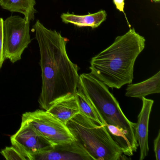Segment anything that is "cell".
I'll return each instance as SVG.
<instances>
[{
    "instance_id": "8fae6325",
    "label": "cell",
    "mask_w": 160,
    "mask_h": 160,
    "mask_svg": "<svg viewBox=\"0 0 160 160\" xmlns=\"http://www.w3.org/2000/svg\"><path fill=\"white\" fill-rule=\"evenodd\" d=\"M160 92V72L140 83L127 86L125 96L141 99L142 97Z\"/></svg>"
},
{
    "instance_id": "3957f363",
    "label": "cell",
    "mask_w": 160,
    "mask_h": 160,
    "mask_svg": "<svg viewBox=\"0 0 160 160\" xmlns=\"http://www.w3.org/2000/svg\"><path fill=\"white\" fill-rule=\"evenodd\" d=\"M78 86L92 103L105 124L120 129L125 135L133 152H136L138 145L135 136L136 123L126 118L107 86L91 73L80 75Z\"/></svg>"
},
{
    "instance_id": "d6986e66",
    "label": "cell",
    "mask_w": 160,
    "mask_h": 160,
    "mask_svg": "<svg viewBox=\"0 0 160 160\" xmlns=\"http://www.w3.org/2000/svg\"><path fill=\"white\" fill-rule=\"evenodd\" d=\"M151 1L156 2H159L160 1V0H151Z\"/></svg>"
},
{
    "instance_id": "6da1fadb",
    "label": "cell",
    "mask_w": 160,
    "mask_h": 160,
    "mask_svg": "<svg viewBox=\"0 0 160 160\" xmlns=\"http://www.w3.org/2000/svg\"><path fill=\"white\" fill-rule=\"evenodd\" d=\"M33 29L40 48L42 80L38 102L42 109L47 110L57 101L74 96L79 85L78 66L67 55V38L46 28L39 20Z\"/></svg>"
},
{
    "instance_id": "277c9868",
    "label": "cell",
    "mask_w": 160,
    "mask_h": 160,
    "mask_svg": "<svg viewBox=\"0 0 160 160\" xmlns=\"http://www.w3.org/2000/svg\"><path fill=\"white\" fill-rule=\"evenodd\" d=\"M73 136L93 160L127 159L104 125H101L79 112L66 123Z\"/></svg>"
},
{
    "instance_id": "9a60e30c",
    "label": "cell",
    "mask_w": 160,
    "mask_h": 160,
    "mask_svg": "<svg viewBox=\"0 0 160 160\" xmlns=\"http://www.w3.org/2000/svg\"><path fill=\"white\" fill-rule=\"evenodd\" d=\"M0 153L7 160H27L26 157L13 146L6 147Z\"/></svg>"
},
{
    "instance_id": "5b68a950",
    "label": "cell",
    "mask_w": 160,
    "mask_h": 160,
    "mask_svg": "<svg viewBox=\"0 0 160 160\" xmlns=\"http://www.w3.org/2000/svg\"><path fill=\"white\" fill-rule=\"evenodd\" d=\"M3 34L4 58L15 63L31 42L30 22L19 16L9 17L3 21Z\"/></svg>"
},
{
    "instance_id": "7a4b0ae2",
    "label": "cell",
    "mask_w": 160,
    "mask_h": 160,
    "mask_svg": "<svg viewBox=\"0 0 160 160\" xmlns=\"http://www.w3.org/2000/svg\"><path fill=\"white\" fill-rule=\"evenodd\" d=\"M145 45V38L130 29L92 58L90 73L109 88L120 89L132 84L135 62Z\"/></svg>"
},
{
    "instance_id": "52a82bcc",
    "label": "cell",
    "mask_w": 160,
    "mask_h": 160,
    "mask_svg": "<svg viewBox=\"0 0 160 160\" xmlns=\"http://www.w3.org/2000/svg\"><path fill=\"white\" fill-rule=\"evenodd\" d=\"M12 145L23 154L27 160L50 149L53 146L42 135L29 125L21 122V126L16 133L11 137Z\"/></svg>"
},
{
    "instance_id": "7c38bea8",
    "label": "cell",
    "mask_w": 160,
    "mask_h": 160,
    "mask_svg": "<svg viewBox=\"0 0 160 160\" xmlns=\"http://www.w3.org/2000/svg\"><path fill=\"white\" fill-rule=\"evenodd\" d=\"M107 16L106 12L101 10L95 13H89L86 15H78L69 13H62L61 18L65 24L70 23L79 28L90 27L95 28L105 21Z\"/></svg>"
},
{
    "instance_id": "2e32d148",
    "label": "cell",
    "mask_w": 160,
    "mask_h": 160,
    "mask_svg": "<svg viewBox=\"0 0 160 160\" xmlns=\"http://www.w3.org/2000/svg\"><path fill=\"white\" fill-rule=\"evenodd\" d=\"M3 18H0V70L5 60L3 53Z\"/></svg>"
},
{
    "instance_id": "ba28073f",
    "label": "cell",
    "mask_w": 160,
    "mask_h": 160,
    "mask_svg": "<svg viewBox=\"0 0 160 160\" xmlns=\"http://www.w3.org/2000/svg\"><path fill=\"white\" fill-rule=\"evenodd\" d=\"M32 160H93L83 146L75 139L53 146L33 157Z\"/></svg>"
},
{
    "instance_id": "9c48e42d",
    "label": "cell",
    "mask_w": 160,
    "mask_h": 160,
    "mask_svg": "<svg viewBox=\"0 0 160 160\" xmlns=\"http://www.w3.org/2000/svg\"><path fill=\"white\" fill-rule=\"evenodd\" d=\"M142 107L138 117V121L135 127V136L140 147L139 160L146 158L149 152L148 135L150 116L154 101L145 97L141 98Z\"/></svg>"
},
{
    "instance_id": "e0dca14e",
    "label": "cell",
    "mask_w": 160,
    "mask_h": 160,
    "mask_svg": "<svg viewBox=\"0 0 160 160\" xmlns=\"http://www.w3.org/2000/svg\"><path fill=\"white\" fill-rule=\"evenodd\" d=\"M154 145V152L155 159L156 160H160V131L159 130L158 135L154 139L153 142Z\"/></svg>"
},
{
    "instance_id": "5bb4252c",
    "label": "cell",
    "mask_w": 160,
    "mask_h": 160,
    "mask_svg": "<svg viewBox=\"0 0 160 160\" xmlns=\"http://www.w3.org/2000/svg\"><path fill=\"white\" fill-rule=\"evenodd\" d=\"M75 95L78 103L80 113L97 124L104 125V121L101 118L92 103L79 86Z\"/></svg>"
},
{
    "instance_id": "30bf717a",
    "label": "cell",
    "mask_w": 160,
    "mask_h": 160,
    "mask_svg": "<svg viewBox=\"0 0 160 160\" xmlns=\"http://www.w3.org/2000/svg\"><path fill=\"white\" fill-rule=\"evenodd\" d=\"M46 111L65 124L80 112L75 95L68 96L57 101Z\"/></svg>"
},
{
    "instance_id": "4fadbf2b",
    "label": "cell",
    "mask_w": 160,
    "mask_h": 160,
    "mask_svg": "<svg viewBox=\"0 0 160 160\" xmlns=\"http://www.w3.org/2000/svg\"><path fill=\"white\" fill-rule=\"evenodd\" d=\"M35 5V0H0V6L2 9L12 12L20 13L29 22L35 19V14L37 13Z\"/></svg>"
},
{
    "instance_id": "8992f818",
    "label": "cell",
    "mask_w": 160,
    "mask_h": 160,
    "mask_svg": "<svg viewBox=\"0 0 160 160\" xmlns=\"http://www.w3.org/2000/svg\"><path fill=\"white\" fill-rule=\"evenodd\" d=\"M22 122L29 125L53 145L75 140L66 124L46 110L26 112L22 116Z\"/></svg>"
},
{
    "instance_id": "ac0fdd59",
    "label": "cell",
    "mask_w": 160,
    "mask_h": 160,
    "mask_svg": "<svg viewBox=\"0 0 160 160\" xmlns=\"http://www.w3.org/2000/svg\"><path fill=\"white\" fill-rule=\"evenodd\" d=\"M124 0H113L116 8L120 12L124 13Z\"/></svg>"
}]
</instances>
